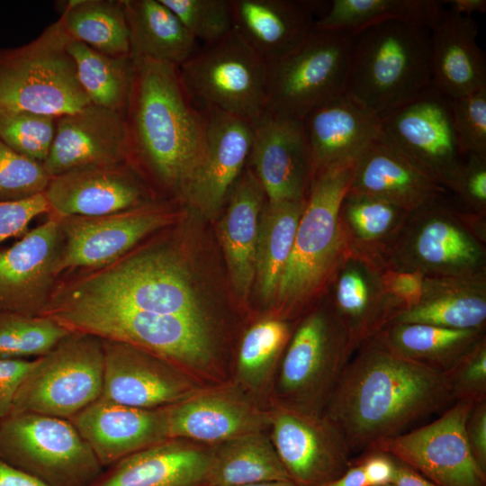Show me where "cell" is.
<instances>
[{
  "instance_id": "obj_1",
  "label": "cell",
  "mask_w": 486,
  "mask_h": 486,
  "mask_svg": "<svg viewBox=\"0 0 486 486\" xmlns=\"http://www.w3.org/2000/svg\"><path fill=\"white\" fill-rule=\"evenodd\" d=\"M353 355L323 412L350 453L400 435L454 403L443 372L393 353L375 337Z\"/></svg>"
},
{
  "instance_id": "obj_2",
  "label": "cell",
  "mask_w": 486,
  "mask_h": 486,
  "mask_svg": "<svg viewBox=\"0 0 486 486\" xmlns=\"http://www.w3.org/2000/svg\"><path fill=\"white\" fill-rule=\"evenodd\" d=\"M132 58L125 112L128 162L143 179L184 200L204 157L206 112L188 94L178 67Z\"/></svg>"
},
{
  "instance_id": "obj_3",
  "label": "cell",
  "mask_w": 486,
  "mask_h": 486,
  "mask_svg": "<svg viewBox=\"0 0 486 486\" xmlns=\"http://www.w3.org/2000/svg\"><path fill=\"white\" fill-rule=\"evenodd\" d=\"M44 316L70 331L126 343L156 354L198 381L217 375L206 321L55 296Z\"/></svg>"
},
{
  "instance_id": "obj_4",
  "label": "cell",
  "mask_w": 486,
  "mask_h": 486,
  "mask_svg": "<svg viewBox=\"0 0 486 486\" xmlns=\"http://www.w3.org/2000/svg\"><path fill=\"white\" fill-rule=\"evenodd\" d=\"M354 161L334 164L313 174L274 302L286 317L302 311L328 288L350 254L339 209L349 190Z\"/></svg>"
},
{
  "instance_id": "obj_5",
  "label": "cell",
  "mask_w": 486,
  "mask_h": 486,
  "mask_svg": "<svg viewBox=\"0 0 486 486\" xmlns=\"http://www.w3.org/2000/svg\"><path fill=\"white\" fill-rule=\"evenodd\" d=\"M429 29L404 20L350 35L346 94L379 118L431 86Z\"/></svg>"
},
{
  "instance_id": "obj_6",
  "label": "cell",
  "mask_w": 486,
  "mask_h": 486,
  "mask_svg": "<svg viewBox=\"0 0 486 486\" xmlns=\"http://www.w3.org/2000/svg\"><path fill=\"white\" fill-rule=\"evenodd\" d=\"M56 286L55 297L206 321L189 274L172 251L147 249Z\"/></svg>"
},
{
  "instance_id": "obj_7",
  "label": "cell",
  "mask_w": 486,
  "mask_h": 486,
  "mask_svg": "<svg viewBox=\"0 0 486 486\" xmlns=\"http://www.w3.org/2000/svg\"><path fill=\"white\" fill-rule=\"evenodd\" d=\"M58 18L32 41L0 49V110L60 117L91 104Z\"/></svg>"
},
{
  "instance_id": "obj_8",
  "label": "cell",
  "mask_w": 486,
  "mask_h": 486,
  "mask_svg": "<svg viewBox=\"0 0 486 486\" xmlns=\"http://www.w3.org/2000/svg\"><path fill=\"white\" fill-rule=\"evenodd\" d=\"M484 216L446 202L411 212L385 266L428 277L486 273Z\"/></svg>"
},
{
  "instance_id": "obj_9",
  "label": "cell",
  "mask_w": 486,
  "mask_h": 486,
  "mask_svg": "<svg viewBox=\"0 0 486 486\" xmlns=\"http://www.w3.org/2000/svg\"><path fill=\"white\" fill-rule=\"evenodd\" d=\"M328 307L308 312L291 335L275 374L274 401L323 414L354 353L330 302Z\"/></svg>"
},
{
  "instance_id": "obj_10",
  "label": "cell",
  "mask_w": 486,
  "mask_h": 486,
  "mask_svg": "<svg viewBox=\"0 0 486 486\" xmlns=\"http://www.w3.org/2000/svg\"><path fill=\"white\" fill-rule=\"evenodd\" d=\"M0 460L48 486H91L104 469L69 419L31 412L0 422Z\"/></svg>"
},
{
  "instance_id": "obj_11",
  "label": "cell",
  "mask_w": 486,
  "mask_h": 486,
  "mask_svg": "<svg viewBox=\"0 0 486 486\" xmlns=\"http://www.w3.org/2000/svg\"><path fill=\"white\" fill-rule=\"evenodd\" d=\"M103 375V340L70 331L48 353L33 359L11 413L69 419L101 397Z\"/></svg>"
},
{
  "instance_id": "obj_12",
  "label": "cell",
  "mask_w": 486,
  "mask_h": 486,
  "mask_svg": "<svg viewBox=\"0 0 486 486\" xmlns=\"http://www.w3.org/2000/svg\"><path fill=\"white\" fill-rule=\"evenodd\" d=\"M268 67L233 29L203 45L178 68L185 90L201 109L254 122L266 108Z\"/></svg>"
},
{
  "instance_id": "obj_13",
  "label": "cell",
  "mask_w": 486,
  "mask_h": 486,
  "mask_svg": "<svg viewBox=\"0 0 486 486\" xmlns=\"http://www.w3.org/2000/svg\"><path fill=\"white\" fill-rule=\"evenodd\" d=\"M350 35L316 30L295 50L269 65L265 110L299 120L346 94Z\"/></svg>"
},
{
  "instance_id": "obj_14",
  "label": "cell",
  "mask_w": 486,
  "mask_h": 486,
  "mask_svg": "<svg viewBox=\"0 0 486 486\" xmlns=\"http://www.w3.org/2000/svg\"><path fill=\"white\" fill-rule=\"evenodd\" d=\"M379 137L454 193L467 155L454 129L451 99L431 86L380 117Z\"/></svg>"
},
{
  "instance_id": "obj_15",
  "label": "cell",
  "mask_w": 486,
  "mask_h": 486,
  "mask_svg": "<svg viewBox=\"0 0 486 486\" xmlns=\"http://www.w3.org/2000/svg\"><path fill=\"white\" fill-rule=\"evenodd\" d=\"M473 404L454 401L432 422L381 439L367 450L391 455L437 486H486V472L474 460L465 432Z\"/></svg>"
},
{
  "instance_id": "obj_16",
  "label": "cell",
  "mask_w": 486,
  "mask_h": 486,
  "mask_svg": "<svg viewBox=\"0 0 486 486\" xmlns=\"http://www.w3.org/2000/svg\"><path fill=\"white\" fill-rule=\"evenodd\" d=\"M269 410L270 439L290 479L298 486H316L349 467L346 443L324 414L276 401Z\"/></svg>"
},
{
  "instance_id": "obj_17",
  "label": "cell",
  "mask_w": 486,
  "mask_h": 486,
  "mask_svg": "<svg viewBox=\"0 0 486 486\" xmlns=\"http://www.w3.org/2000/svg\"><path fill=\"white\" fill-rule=\"evenodd\" d=\"M57 218L63 237L59 275L77 268L97 269L118 260L142 238L168 225L173 214L166 206L146 203L107 215Z\"/></svg>"
},
{
  "instance_id": "obj_18",
  "label": "cell",
  "mask_w": 486,
  "mask_h": 486,
  "mask_svg": "<svg viewBox=\"0 0 486 486\" xmlns=\"http://www.w3.org/2000/svg\"><path fill=\"white\" fill-rule=\"evenodd\" d=\"M103 340L104 375L101 398L140 408L173 405L202 389L182 368L140 347Z\"/></svg>"
},
{
  "instance_id": "obj_19",
  "label": "cell",
  "mask_w": 486,
  "mask_h": 486,
  "mask_svg": "<svg viewBox=\"0 0 486 486\" xmlns=\"http://www.w3.org/2000/svg\"><path fill=\"white\" fill-rule=\"evenodd\" d=\"M62 245L58 219L50 215L0 251V311L45 315L56 288Z\"/></svg>"
},
{
  "instance_id": "obj_20",
  "label": "cell",
  "mask_w": 486,
  "mask_h": 486,
  "mask_svg": "<svg viewBox=\"0 0 486 486\" xmlns=\"http://www.w3.org/2000/svg\"><path fill=\"white\" fill-rule=\"evenodd\" d=\"M248 163L267 202L305 200L314 171L302 121L265 110L253 122Z\"/></svg>"
},
{
  "instance_id": "obj_21",
  "label": "cell",
  "mask_w": 486,
  "mask_h": 486,
  "mask_svg": "<svg viewBox=\"0 0 486 486\" xmlns=\"http://www.w3.org/2000/svg\"><path fill=\"white\" fill-rule=\"evenodd\" d=\"M144 179L129 162L72 170L50 179L44 195L50 215L101 216L147 203Z\"/></svg>"
},
{
  "instance_id": "obj_22",
  "label": "cell",
  "mask_w": 486,
  "mask_h": 486,
  "mask_svg": "<svg viewBox=\"0 0 486 486\" xmlns=\"http://www.w3.org/2000/svg\"><path fill=\"white\" fill-rule=\"evenodd\" d=\"M170 438L215 446L269 428L270 410L239 389H200L166 407Z\"/></svg>"
},
{
  "instance_id": "obj_23",
  "label": "cell",
  "mask_w": 486,
  "mask_h": 486,
  "mask_svg": "<svg viewBox=\"0 0 486 486\" xmlns=\"http://www.w3.org/2000/svg\"><path fill=\"white\" fill-rule=\"evenodd\" d=\"M126 161L125 114L91 104L57 118L54 140L43 165L52 178L83 167Z\"/></svg>"
},
{
  "instance_id": "obj_24",
  "label": "cell",
  "mask_w": 486,
  "mask_h": 486,
  "mask_svg": "<svg viewBox=\"0 0 486 486\" xmlns=\"http://www.w3.org/2000/svg\"><path fill=\"white\" fill-rule=\"evenodd\" d=\"M206 146L202 162L184 201L212 216L229 198L248 162L253 122L216 110H205Z\"/></svg>"
},
{
  "instance_id": "obj_25",
  "label": "cell",
  "mask_w": 486,
  "mask_h": 486,
  "mask_svg": "<svg viewBox=\"0 0 486 486\" xmlns=\"http://www.w3.org/2000/svg\"><path fill=\"white\" fill-rule=\"evenodd\" d=\"M104 468L169 439L166 410L99 398L69 418Z\"/></svg>"
},
{
  "instance_id": "obj_26",
  "label": "cell",
  "mask_w": 486,
  "mask_h": 486,
  "mask_svg": "<svg viewBox=\"0 0 486 486\" xmlns=\"http://www.w3.org/2000/svg\"><path fill=\"white\" fill-rule=\"evenodd\" d=\"M327 5L307 0H231L234 30L271 65L310 37Z\"/></svg>"
},
{
  "instance_id": "obj_27",
  "label": "cell",
  "mask_w": 486,
  "mask_h": 486,
  "mask_svg": "<svg viewBox=\"0 0 486 486\" xmlns=\"http://www.w3.org/2000/svg\"><path fill=\"white\" fill-rule=\"evenodd\" d=\"M383 267L349 254L328 285L329 302L347 332L353 352L382 329L399 310L384 289Z\"/></svg>"
},
{
  "instance_id": "obj_28",
  "label": "cell",
  "mask_w": 486,
  "mask_h": 486,
  "mask_svg": "<svg viewBox=\"0 0 486 486\" xmlns=\"http://www.w3.org/2000/svg\"><path fill=\"white\" fill-rule=\"evenodd\" d=\"M349 190L409 212L446 202L450 193L380 137L355 159Z\"/></svg>"
},
{
  "instance_id": "obj_29",
  "label": "cell",
  "mask_w": 486,
  "mask_h": 486,
  "mask_svg": "<svg viewBox=\"0 0 486 486\" xmlns=\"http://www.w3.org/2000/svg\"><path fill=\"white\" fill-rule=\"evenodd\" d=\"M428 29L431 86L451 100L486 87L485 55L472 16L444 6Z\"/></svg>"
},
{
  "instance_id": "obj_30",
  "label": "cell",
  "mask_w": 486,
  "mask_h": 486,
  "mask_svg": "<svg viewBox=\"0 0 486 486\" xmlns=\"http://www.w3.org/2000/svg\"><path fill=\"white\" fill-rule=\"evenodd\" d=\"M212 446L169 438L105 467L91 486H210Z\"/></svg>"
},
{
  "instance_id": "obj_31",
  "label": "cell",
  "mask_w": 486,
  "mask_h": 486,
  "mask_svg": "<svg viewBox=\"0 0 486 486\" xmlns=\"http://www.w3.org/2000/svg\"><path fill=\"white\" fill-rule=\"evenodd\" d=\"M302 123L314 173L354 161L380 135V118L346 94L313 109Z\"/></svg>"
},
{
  "instance_id": "obj_32",
  "label": "cell",
  "mask_w": 486,
  "mask_h": 486,
  "mask_svg": "<svg viewBox=\"0 0 486 486\" xmlns=\"http://www.w3.org/2000/svg\"><path fill=\"white\" fill-rule=\"evenodd\" d=\"M391 323L485 329L486 273L467 276H426L419 302L395 313L388 324Z\"/></svg>"
},
{
  "instance_id": "obj_33",
  "label": "cell",
  "mask_w": 486,
  "mask_h": 486,
  "mask_svg": "<svg viewBox=\"0 0 486 486\" xmlns=\"http://www.w3.org/2000/svg\"><path fill=\"white\" fill-rule=\"evenodd\" d=\"M266 194L248 169L229 196V206L220 225V238L236 293L246 297L255 280L256 248Z\"/></svg>"
},
{
  "instance_id": "obj_34",
  "label": "cell",
  "mask_w": 486,
  "mask_h": 486,
  "mask_svg": "<svg viewBox=\"0 0 486 486\" xmlns=\"http://www.w3.org/2000/svg\"><path fill=\"white\" fill-rule=\"evenodd\" d=\"M130 56L180 67L199 49V42L161 0H122Z\"/></svg>"
},
{
  "instance_id": "obj_35",
  "label": "cell",
  "mask_w": 486,
  "mask_h": 486,
  "mask_svg": "<svg viewBox=\"0 0 486 486\" xmlns=\"http://www.w3.org/2000/svg\"><path fill=\"white\" fill-rule=\"evenodd\" d=\"M411 212L380 198L348 190L339 220L350 254L385 267Z\"/></svg>"
},
{
  "instance_id": "obj_36",
  "label": "cell",
  "mask_w": 486,
  "mask_h": 486,
  "mask_svg": "<svg viewBox=\"0 0 486 486\" xmlns=\"http://www.w3.org/2000/svg\"><path fill=\"white\" fill-rule=\"evenodd\" d=\"M484 330L391 323L374 337L393 353L444 373L485 336Z\"/></svg>"
},
{
  "instance_id": "obj_37",
  "label": "cell",
  "mask_w": 486,
  "mask_h": 486,
  "mask_svg": "<svg viewBox=\"0 0 486 486\" xmlns=\"http://www.w3.org/2000/svg\"><path fill=\"white\" fill-rule=\"evenodd\" d=\"M303 201H284L264 205L259 218L256 248L255 280L261 299L274 302L279 282L289 259Z\"/></svg>"
},
{
  "instance_id": "obj_38",
  "label": "cell",
  "mask_w": 486,
  "mask_h": 486,
  "mask_svg": "<svg viewBox=\"0 0 486 486\" xmlns=\"http://www.w3.org/2000/svg\"><path fill=\"white\" fill-rule=\"evenodd\" d=\"M291 480L270 436L249 433L212 446L210 486Z\"/></svg>"
},
{
  "instance_id": "obj_39",
  "label": "cell",
  "mask_w": 486,
  "mask_h": 486,
  "mask_svg": "<svg viewBox=\"0 0 486 486\" xmlns=\"http://www.w3.org/2000/svg\"><path fill=\"white\" fill-rule=\"evenodd\" d=\"M61 3L59 18L72 40L106 55H130L122 0H68Z\"/></svg>"
},
{
  "instance_id": "obj_40",
  "label": "cell",
  "mask_w": 486,
  "mask_h": 486,
  "mask_svg": "<svg viewBox=\"0 0 486 486\" xmlns=\"http://www.w3.org/2000/svg\"><path fill=\"white\" fill-rule=\"evenodd\" d=\"M444 6L443 1L437 0H332L317 19L315 29L351 35L389 20L429 27Z\"/></svg>"
},
{
  "instance_id": "obj_41",
  "label": "cell",
  "mask_w": 486,
  "mask_h": 486,
  "mask_svg": "<svg viewBox=\"0 0 486 486\" xmlns=\"http://www.w3.org/2000/svg\"><path fill=\"white\" fill-rule=\"evenodd\" d=\"M68 49L90 103L125 114L134 76L132 57L106 55L74 40Z\"/></svg>"
},
{
  "instance_id": "obj_42",
  "label": "cell",
  "mask_w": 486,
  "mask_h": 486,
  "mask_svg": "<svg viewBox=\"0 0 486 486\" xmlns=\"http://www.w3.org/2000/svg\"><path fill=\"white\" fill-rule=\"evenodd\" d=\"M291 335L290 324L281 318L261 320L246 332L236 364V380L240 391L256 393L267 388Z\"/></svg>"
},
{
  "instance_id": "obj_43",
  "label": "cell",
  "mask_w": 486,
  "mask_h": 486,
  "mask_svg": "<svg viewBox=\"0 0 486 486\" xmlns=\"http://www.w3.org/2000/svg\"><path fill=\"white\" fill-rule=\"evenodd\" d=\"M70 330L48 316L0 311V359L30 360L52 349Z\"/></svg>"
},
{
  "instance_id": "obj_44",
  "label": "cell",
  "mask_w": 486,
  "mask_h": 486,
  "mask_svg": "<svg viewBox=\"0 0 486 486\" xmlns=\"http://www.w3.org/2000/svg\"><path fill=\"white\" fill-rule=\"evenodd\" d=\"M55 116L0 110V140L16 153L44 163L56 134Z\"/></svg>"
},
{
  "instance_id": "obj_45",
  "label": "cell",
  "mask_w": 486,
  "mask_h": 486,
  "mask_svg": "<svg viewBox=\"0 0 486 486\" xmlns=\"http://www.w3.org/2000/svg\"><path fill=\"white\" fill-rule=\"evenodd\" d=\"M203 45L216 42L233 29L231 0H161Z\"/></svg>"
},
{
  "instance_id": "obj_46",
  "label": "cell",
  "mask_w": 486,
  "mask_h": 486,
  "mask_svg": "<svg viewBox=\"0 0 486 486\" xmlns=\"http://www.w3.org/2000/svg\"><path fill=\"white\" fill-rule=\"evenodd\" d=\"M50 179L42 163L16 153L0 140V202H17L42 194Z\"/></svg>"
},
{
  "instance_id": "obj_47",
  "label": "cell",
  "mask_w": 486,
  "mask_h": 486,
  "mask_svg": "<svg viewBox=\"0 0 486 486\" xmlns=\"http://www.w3.org/2000/svg\"><path fill=\"white\" fill-rule=\"evenodd\" d=\"M454 402L486 400V338L482 337L444 372Z\"/></svg>"
},
{
  "instance_id": "obj_48",
  "label": "cell",
  "mask_w": 486,
  "mask_h": 486,
  "mask_svg": "<svg viewBox=\"0 0 486 486\" xmlns=\"http://www.w3.org/2000/svg\"><path fill=\"white\" fill-rule=\"evenodd\" d=\"M454 129L465 154L486 157V87L452 99Z\"/></svg>"
},
{
  "instance_id": "obj_49",
  "label": "cell",
  "mask_w": 486,
  "mask_h": 486,
  "mask_svg": "<svg viewBox=\"0 0 486 486\" xmlns=\"http://www.w3.org/2000/svg\"><path fill=\"white\" fill-rule=\"evenodd\" d=\"M470 212L485 216L486 212V157L467 154L454 190Z\"/></svg>"
},
{
  "instance_id": "obj_50",
  "label": "cell",
  "mask_w": 486,
  "mask_h": 486,
  "mask_svg": "<svg viewBox=\"0 0 486 486\" xmlns=\"http://www.w3.org/2000/svg\"><path fill=\"white\" fill-rule=\"evenodd\" d=\"M44 193L17 202H0V244L25 234L30 222L39 215L49 213Z\"/></svg>"
},
{
  "instance_id": "obj_51",
  "label": "cell",
  "mask_w": 486,
  "mask_h": 486,
  "mask_svg": "<svg viewBox=\"0 0 486 486\" xmlns=\"http://www.w3.org/2000/svg\"><path fill=\"white\" fill-rule=\"evenodd\" d=\"M425 278L418 271L398 270L387 266L382 271L384 289L399 307L398 311L411 308L419 302Z\"/></svg>"
},
{
  "instance_id": "obj_52",
  "label": "cell",
  "mask_w": 486,
  "mask_h": 486,
  "mask_svg": "<svg viewBox=\"0 0 486 486\" xmlns=\"http://www.w3.org/2000/svg\"><path fill=\"white\" fill-rule=\"evenodd\" d=\"M32 360L0 359V422L12 411L16 392Z\"/></svg>"
},
{
  "instance_id": "obj_53",
  "label": "cell",
  "mask_w": 486,
  "mask_h": 486,
  "mask_svg": "<svg viewBox=\"0 0 486 486\" xmlns=\"http://www.w3.org/2000/svg\"><path fill=\"white\" fill-rule=\"evenodd\" d=\"M465 432L474 460L486 472V400L472 407L465 422Z\"/></svg>"
},
{
  "instance_id": "obj_54",
  "label": "cell",
  "mask_w": 486,
  "mask_h": 486,
  "mask_svg": "<svg viewBox=\"0 0 486 486\" xmlns=\"http://www.w3.org/2000/svg\"><path fill=\"white\" fill-rule=\"evenodd\" d=\"M356 461L362 467L368 486L392 484L396 472V461L391 455L376 450Z\"/></svg>"
},
{
  "instance_id": "obj_55",
  "label": "cell",
  "mask_w": 486,
  "mask_h": 486,
  "mask_svg": "<svg viewBox=\"0 0 486 486\" xmlns=\"http://www.w3.org/2000/svg\"><path fill=\"white\" fill-rule=\"evenodd\" d=\"M0 486H48L35 477L0 460Z\"/></svg>"
},
{
  "instance_id": "obj_56",
  "label": "cell",
  "mask_w": 486,
  "mask_h": 486,
  "mask_svg": "<svg viewBox=\"0 0 486 486\" xmlns=\"http://www.w3.org/2000/svg\"><path fill=\"white\" fill-rule=\"evenodd\" d=\"M394 486H437L409 465L396 460Z\"/></svg>"
},
{
  "instance_id": "obj_57",
  "label": "cell",
  "mask_w": 486,
  "mask_h": 486,
  "mask_svg": "<svg viewBox=\"0 0 486 486\" xmlns=\"http://www.w3.org/2000/svg\"><path fill=\"white\" fill-rule=\"evenodd\" d=\"M316 486H368V483L361 465L356 462L341 475Z\"/></svg>"
},
{
  "instance_id": "obj_58",
  "label": "cell",
  "mask_w": 486,
  "mask_h": 486,
  "mask_svg": "<svg viewBox=\"0 0 486 486\" xmlns=\"http://www.w3.org/2000/svg\"><path fill=\"white\" fill-rule=\"evenodd\" d=\"M447 9L455 14L472 16L473 14H483L486 11V0H447L443 1Z\"/></svg>"
},
{
  "instance_id": "obj_59",
  "label": "cell",
  "mask_w": 486,
  "mask_h": 486,
  "mask_svg": "<svg viewBox=\"0 0 486 486\" xmlns=\"http://www.w3.org/2000/svg\"><path fill=\"white\" fill-rule=\"evenodd\" d=\"M234 486H298L292 480L270 481L255 483H247Z\"/></svg>"
},
{
  "instance_id": "obj_60",
  "label": "cell",
  "mask_w": 486,
  "mask_h": 486,
  "mask_svg": "<svg viewBox=\"0 0 486 486\" xmlns=\"http://www.w3.org/2000/svg\"><path fill=\"white\" fill-rule=\"evenodd\" d=\"M384 486H394V485H392V484H387V485H384Z\"/></svg>"
}]
</instances>
